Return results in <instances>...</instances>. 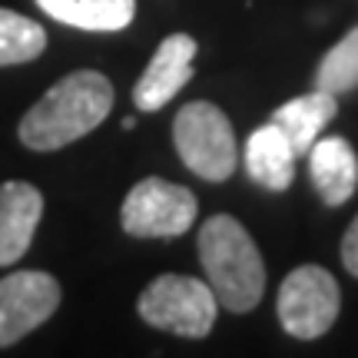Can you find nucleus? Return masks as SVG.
<instances>
[{"label":"nucleus","mask_w":358,"mask_h":358,"mask_svg":"<svg viewBox=\"0 0 358 358\" xmlns=\"http://www.w3.org/2000/svg\"><path fill=\"white\" fill-rule=\"evenodd\" d=\"M113 110V83L96 70L66 73L40 96L20 120V143L50 153L83 140Z\"/></svg>","instance_id":"obj_1"},{"label":"nucleus","mask_w":358,"mask_h":358,"mask_svg":"<svg viewBox=\"0 0 358 358\" xmlns=\"http://www.w3.org/2000/svg\"><path fill=\"white\" fill-rule=\"evenodd\" d=\"M199 262L219 306L229 312H252L259 306L266 292V266L239 219H206L199 229Z\"/></svg>","instance_id":"obj_2"},{"label":"nucleus","mask_w":358,"mask_h":358,"mask_svg":"<svg viewBox=\"0 0 358 358\" xmlns=\"http://www.w3.org/2000/svg\"><path fill=\"white\" fill-rule=\"evenodd\" d=\"M173 143L179 159L206 182H222L236 173L239 150L229 116L206 100H192L173 120Z\"/></svg>","instance_id":"obj_3"},{"label":"nucleus","mask_w":358,"mask_h":358,"mask_svg":"<svg viewBox=\"0 0 358 358\" xmlns=\"http://www.w3.org/2000/svg\"><path fill=\"white\" fill-rule=\"evenodd\" d=\"M216 306V292L209 289V282L192 275H159L143 289L136 302L146 325L182 338H203L213 332Z\"/></svg>","instance_id":"obj_4"},{"label":"nucleus","mask_w":358,"mask_h":358,"mask_svg":"<svg viewBox=\"0 0 358 358\" xmlns=\"http://www.w3.org/2000/svg\"><path fill=\"white\" fill-rule=\"evenodd\" d=\"M196 209V196L186 186L150 176L127 192L120 222L136 239H176L192 229Z\"/></svg>","instance_id":"obj_5"},{"label":"nucleus","mask_w":358,"mask_h":358,"mask_svg":"<svg viewBox=\"0 0 358 358\" xmlns=\"http://www.w3.org/2000/svg\"><path fill=\"white\" fill-rule=\"evenodd\" d=\"M342 308V292L332 272L322 266H299L285 275L279 289V312L282 329L292 338H319L335 325Z\"/></svg>","instance_id":"obj_6"},{"label":"nucleus","mask_w":358,"mask_h":358,"mask_svg":"<svg viewBox=\"0 0 358 358\" xmlns=\"http://www.w3.org/2000/svg\"><path fill=\"white\" fill-rule=\"evenodd\" d=\"M60 306V282L37 272H10L0 279V348L20 342L40 329Z\"/></svg>","instance_id":"obj_7"},{"label":"nucleus","mask_w":358,"mask_h":358,"mask_svg":"<svg viewBox=\"0 0 358 358\" xmlns=\"http://www.w3.org/2000/svg\"><path fill=\"white\" fill-rule=\"evenodd\" d=\"M192 57H196V40L189 34H169L156 47L150 66L143 70V77L133 87V103L153 113L163 110L179 90L192 80Z\"/></svg>","instance_id":"obj_8"},{"label":"nucleus","mask_w":358,"mask_h":358,"mask_svg":"<svg viewBox=\"0 0 358 358\" xmlns=\"http://www.w3.org/2000/svg\"><path fill=\"white\" fill-rule=\"evenodd\" d=\"M40 216H43V196L37 186L20 179L0 186V266H13L27 256Z\"/></svg>","instance_id":"obj_9"},{"label":"nucleus","mask_w":358,"mask_h":358,"mask_svg":"<svg viewBox=\"0 0 358 358\" xmlns=\"http://www.w3.org/2000/svg\"><path fill=\"white\" fill-rule=\"evenodd\" d=\"M308 173L312 186L325 206H345L358 189V156L352 143L342 136L315 140L308 150Z\"/></svg>","instance_id":"obj_10"},{"label":"nucleus","mask_w":358,"mask_h":358,"mask_svg":"<svg viewBox=\"0 0 358 358\" xmlns=\"http://www.w3.org/2000/svg\"><path fill=\"white\" fill-rule=\"evenodd\" d=\"M295 159L299 156H295L292 143L275 123L259 127L245 143V173L262 189L272 192L289 189L295 176Z\"/></svg>","instance_id":"obj_11"},{"label":"nucleus","mask_w":358,"mask_h":358,"mask_svg":"<svg viewBox=\"0 0 358 358\" xmlns=\"http://www.w3.org/2000/svg\"><path fill=\"white\" fill-rule=\"evenodd\" d=\"M335 113H338V100H335L332 93L312 90L306 96H295V100L282 103L268 123H275L289 136L295 156H306L312 150V143L319 140L322 129L335 120Z\"/></svg>","instance_id":"obj_12"},{"label":"nucleus","mask_w":358,"mask_h":358,"mask_svg":"<svg viewBox=\"0 0 358 358\" xmlns=\"http://www.w3.org/2000/svg\"><path fill=\"white\" fill-rule=\"evenodd\" d=\"M37 7L66 27L106 34L129 27L136 17V0H37Z\"/></svg>","instance_id":"obj_13"},{"label":"nucleus","mask_w":358,"mask_h":358,"mask_svg":"<svg viewBox=\"0 0 358 358\" xmlns=\"http://www.w3.org/2000/svg\"><path fill=\"white\" fill-rule=\"evenodd\" d=\"M47 47V30L24 13L0 7V66L30 64Z\"/></svg>","instance_id":"obj_14"},{"label":"nucleus","mask_w":358,"mask_h":358,"mask_svg":"<svg viewBox=\"0 0 358 358\" xmlns=\"http://www.w3.org/2000/svg\"><path fill=\"white\" fill-rule=\"evenodd\" d=\"M358 87V27H352V34L335 43L332 50L322 57L319 70H315V90L325 93H348Z\"/></svg>","instance_id":"obj_15"},{"label":"nucleus","mask_w":358,"mask_h":358,"mask_svg":"<svg viewBox=\"0 0 358 358\" xmlns=\"http://www.w3.org/2000/svg\"><path fill=\"white\" fill-rule=\"evenodd\" d=\"M342 262H345V268L358 279V216L352 219L345 239H342Z\"/></svg>","instance_id":"obj_16"},{"label":"nucleus","mask_w":358,"mask_h":358,"mask_svg":"<svg viewBox=\"0 0 358 358\" xmlns=\"http://www.w3.org/2000/svg\"><path fill=\"white\" fill-rule=\"evenodd\" d=\"M120 127H123V129H133V127H136V120H133V116H123V123H120Z\"/></svg>","instance_id":"obj_17"}]
</instances>
